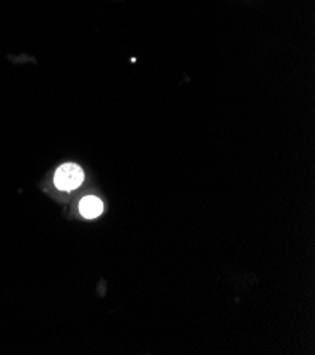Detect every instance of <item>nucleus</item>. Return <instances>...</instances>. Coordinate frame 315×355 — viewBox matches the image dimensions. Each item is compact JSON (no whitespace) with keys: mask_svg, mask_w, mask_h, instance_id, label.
I'll return each instance as SVG.
<instances>
[{"mask_svg":"<svg viewBox=\"0 0 315 355\" xmlns=\"http://www.w3.org/2000/svg\"><path fill=\"white\" fill-rule=\"evenodd\" d=\"M84 170L75 163H65L54 174V184L61 191H73L84 183Z\"/></svg>","mask_w":315,"mask_h":355,"instance_id":"f257e3e1","label":"nucleus"},{"mask_svg":"<svg viewBox=\"0 0 315 355\" xmlns=\"http://www.w3.org/2000/svg\"><path fill=\"white\" fill-rule=\"evenodd\" d=\"M80 211L82 217L88 220L96 218L103 212V202L95 196H87L80 202Z\"/></svg>","mask_w":315,"mask_h":355,"instance_id":"f03ea898","label":"nucleus"}]
</instances>
